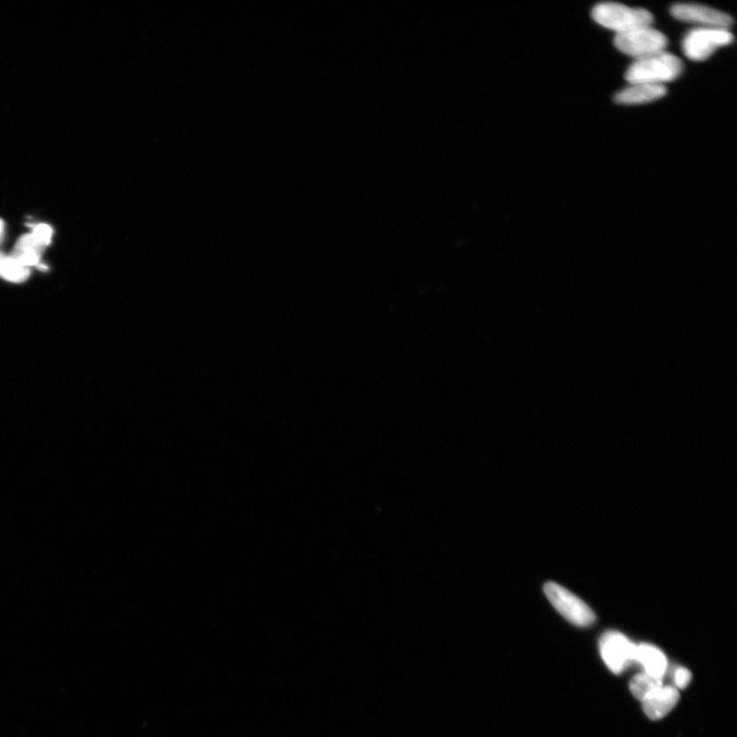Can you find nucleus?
<instances>
[{
    "mask_svg": "<svg viewBox=\"0 0 737 737\" xmlns=\"http://www.w3.org/2000/svg\"><path fill=\"white\" fill-rule=\"evenodd\" d=\"M734 36L729 29L696 27L690 30L682 40L685 55L695 62L708 59L723 46L733 44Z\"/></svg>",
    "mask_w": 737,
    "mask_h": 737,
    "instance_id": "nucleus-3",
    "label": "nucleus"
},
{
    "mask_svg": "<svg viewBox=\"0 0 737 737\" xmlns=\"http://www.w3.org/2000/svg\"><path fill=\"white\" fill-rule=\"evenodd\" d=\"M692 672L689 671L688 669L680 667L676 669L674 673V682L675 687L677 689H685L688 686L690 681H692Z\"/></svg>",
    "mask_w": 737,
    "mask_h": 737,
    "instance_id": "nucleus-15",
    "label": "nucleus"
},
{
    "mask_svg": "<svg viewBox=\"0 0 737 737\" xmlns=\"http://www.w3.org/2000/svg\"><path fill=\"white\" fill-rule=\"evenodd\" d=\"M4 232V224L2 219H0V240H2Z\"/></svg>",
    "mask_w": 737,
    "mask_h": 737,
    "instance_id": "nucleus-16",
    "label": "nucleus"
},
{
    "mask_svg": "<svg viewBox=\"0 0 737 737\" xmlns=\"http://www.w3.org/2000/svg\"><path fill=\"white\" fill-rule=\"evenodd\" d=\"M680 700L678 689L662 685L649 698L642 701L643 712L652 720H660L676 707Z\"/></svg>",
    "mask_w": 737,
    "mask_h": 737,
    "instance_id": "nucleus-8",
    "label": "nucleus"
},
{
    "mask_svg": "<svg viewBox=\"0 0 737 737\" xmlns=\"http://www.w3.org/2000/svg\"><path fill=\"white\" fill-rule=\"evenodd\" d=\"M683 71L681 59L672 53L662 52L636 61L629 67L625 78L628 83L665 85L674 82Z\"/></svg>",
    "mask_w": 737,
    "mask_h": 737,
    "instance_id": "nucleus-1",
    "label": "nucleus"
},
{
    "mask_svg": "<svg viewBox=\"0 0 737 737\" xmlns=\"http://www.w3.org/2000/svg\"><path fill=\"white\" fill-rule=\"evenodd\" d=\"M614 44L625 55L641 59L665 52L668 38L652 26L616 35Z\"/></svg>",
    "mask_w": 737,
    "mask_h": 737,
    "instance_id": "nucleus-4",
    "label": "nucleus"
},
{
    "mask_svg": "<svg viewBox=\"0 0 737 737\" xmlns=\"http://www.w3.org/2000/svg\"><path fill=\"white\" fill-rule=\"evenodd\" d=\"M30 276V269L12 256L0 253V277L12 283H22Z\"/></svg>",
    "mask_w": 737,
    "mask_h": 737,
    "instance_id": "nucleus-12",
    "label": "nucleus"
},
{
    "mask_svg": "<svg viewBox=\"0 0 737 737\" xmlns=\"http://www.w3.org/2000/svg\"><path fill=\"white\" fill-rule=\"evenodd\" d=\"M43 246L38 244L32 234H25L18 241L15 250H13L12 257L19 261L20 264L27 267L39 266L42 260Z\"/></svg>",
    "mask_w": 737,
    "mask_h": 737,
    "instance_id": "nucleus-11",
    "label": "nucleus"
},
{
    "mask_svg": "<svg viewBox=\"0 0 737 737\" xmlns=\"http://www.w3.org/2000/svg\"><path fill=\"white\" fill-rule=\"evenodd\" d=\"M671 13L679 21L696 24L699 27L729 29L733 24V18L727 13L706 5L678 4L672 6Z\"/></svg>",
    "mask_w": 737,
    "mask_h": 737,
    "instance_id": "nucleus-7",
    "label": "nucleus"
},
{
    "mask_svg": "<svg viewBox=\"0 0 737 737\" xmlns=\"http://www.w3.org/2000/svg\"><path fill=\"white\" fill-rule=\"evenodd\" d=\"M667 91V87L662 84L634 83L616 93L614 100L622 105L646 104L665 97Z\"/></svg>",
    "mask_w": 737,
    "mask_h": 737,
    "instance_id": "nucleus-9",
    "label": "nucleus"
},
{
    "mask_svg": "<svg viewBox=\"0 0 737 737\" xmlns=\"http://www.w3.org/2000/svg\"><path fill=\"white\" fill-rule=\"evenodd\" d=\"M549 601L564 618L579 627H589L595 622V614L584 601L556 582H549L544 586Z\"/></svg>",
    "mask_w": 737,
    "mask_h": 737,
    "instance_id": "nucleus-5",
    "label": "nucleus"
},
{
    "mask_svg": "<svg viewBox=\"0 0 737 737\" xmlns=\"http://www.w3.org/2000/svg\"><path fill=\"white\" fill-rule=\"evenodd\" d=\"M636 662L640 663L645 669V673L654 677L656 679L662 680L667 673L668 660L665 654L660 648L648 645V643H642V645L638 646Z\"/></svg>",
    "mask_w": 737,
    "mask_h": 737,
    "instance_id": "nucleus-10",
    "label": "nucleus"
},
{
    "mask_svg": "<svg viewBox=\"0 0 737 737\" xmlns=\"http://www.w3.org/2000/svg\"><path fill=\"white\" fill-rule=\"evenodd\" d=\"M599 651L608 669L614 674H621L636 662L638 645L620 632L608 631L601 636Z\"/></svg>",
    "mask_w": 737,
    "mask_h": 737,
    "instance_id": "nucleus-6",
    "label": "nucleus"
},
{
    "mask_svg": "<svg viewBox=\"0 0 737 737\" xmlns=\"http://www.w3.org/2000/svg\"><path fill=\"white\" fill-rule=\"evenodd\" d=\"M31 234L38 244L45 247L52 242V229L49 225L42 224L36 226Z\"/></svg>",
    "mask_w": 737,
    "mask_h": 737,
    "instance_id": "nucleus-14",
    "label": "nucleus"
},
{
    "mask_svg": "<svg viewBox=\"0 0 737 737\" xmlns=\"http://www.w3.org/2000/svg\"><path fill=\"white\" fill-rule=\"evenodd\" d=\"M591 15L596 23L616 32V35L652 27L654 21L653 13L645 9H633L616 3L596 4Z\"/></svg>",
    "mask_w": 737,
    "mask_h": 737,
    "instance_id": "nucleus-2",
    "label": "nucleus"
},
{
    "mask_svg": "<svg viewBox=\"0 0 737 737\" xmlns=\"http://www.w3.org/2000/svg\"><path fill=\"white\" fill-rule=\"evenodd\" d=\"M662 685V680L656 679L654 677L643 672L636 675L630 682V690H631L635 698L642 702Z\"/></svg>",
    "mask_w": 737,
    "mask_h": 737,
    "instance_id": "nucleus-13",
    "label": "nucleus"
}]
</instances>
